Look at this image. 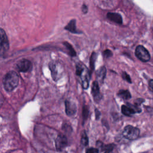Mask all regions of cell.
<instances>
[{"mask_svg": "<svg viewBox=\"0 0 153 153\" xmlns=\"http://www.w3.org/2000/svg\"><path fill=\"white\" fill-rule=\"evenodd\" d=\"M19 75L15 71H10L5 76L3 79L4 88L7 91H12L18 85Z\"/></svg>", "mask_w": 153, "mask_h": 153, "instance_id": "obj_1", "label": "cell"}, {"mask_svg": "<svg viewBox=\"0 0 153 153\" xmlns=\"http://www.w3.org/2000/svg\"><path fill=\"white\" fill-rule=\"evenodd\" d=\"M140 133V130L138 128L128 125L124 127L123 135V136L128 140H134L138 137Z\"/></svg>", "mask_w": 153, "mask_h": 153, "instance_id": "obj_2", "label": "cell"}, {"mask_svg": "<svg viewBox=\"0 0 153 153\" xmlns=\"http://www.w3.org/2000/svg\"><path fill=\"white\" fill-rule=\"evenodd\" d=\"M135 55L137 59L143 62H148L150 60L149 51L142 45H138L135 50Z\"/></svg>", "mask_w": 153, "mask_h": 153, "instance_id": "obj_3", "label": "cell"}, {"mask_svg": "<svg viewBox=\"0 0 153 153\" xmlns=\"http://www.w3.org/2000/svg\"><path fill=\"white\" fill-rule=\"evenodd\" d=\"M55 144L56 149L57 151H62L67 146L68 144V140L66 137L62 134H59L56 139Z\"/></svg>", "mask_w": 153, "mask_h": 153, "instance_id": "obj_4", "label": "cell"}, {"mask_svg": "<svg viewBox=\"0 0 153 153\" xmlns=\"http://www.w3.org/2000/svg\"><path fill=\"white\" fill-rule=\"evenodd\" d=\"M17 67L20 72H26L30 69L32 68V63L29 60L22 59L17 63Z\"/></svg>", "mask_w": 153, "mask_h": 153, "instance_id": "obj_5", "label": "cell"}, {"mask_svg": "<svg viewBox=\"0 0 153 153\" xmlns=\"http://www.w3.org/2000/svg\"><path fill=\"white\" fill-rule=\"evenodd\" d=\"M65 111L68 116H72L75 114L76 106L75 103L66 100L65 101Z\"/></svg>", "mask_w": 153, "mask_h": 153, "instance_id": "obj_6", "label": "cell"}, {"mask_svg": "<svg viewBox=\"0 0 153 153\" xmlns=\"http://www.w3.org/2000/svg\"><path fill=\"white\" fill-rule=\"evenodd\" d=\"M91 93L95 101H99L102 99V95L100 93L99 86L97 81H94L91 86Z\"/></svg>", "mask_w": 153, "mask_h": 153, "instance_id": "obj_7", "label": "cell"}, {"mask_svg": "<svg viewBox=\"0 0 153 153\" xmlns=\"http://www.w3.org/2000/svg\"><path fill=\"white\" fill-rule=\"evenodd\" d=\"M107 18L117 24L121 25L123 23V19L122 16L120 14L117 13H108L107 14Z\"/></svg>", "mask_w": 153, "mask_h": 153, "instance_id": "obj_8", "label": "cell"}, {"mask_svg": "<svg viewBox=\"0 0 153 153\" xmlns=\"http://www.w3.org/2000/svg\"><path fill=\"white\" fill-rule=\"evenodd\" d=\"M121 112L124 115L128 116V117H131L133 114L136 113V111L133 108L131 104H129V103H127V105L121 106Z\"/></svg>", "mask_w": 153, "mask_h": 153, "instance_id": "obj_9", "label": "cell"}, {"mask_svg": "<svg viewBox=\"0 0 153 153\" xmlns=\"http://www.w3.org/2000/svg\"><path fill=\"white\" fill-rule=\"evenodd\" d=\"M106 69L105 67L102 66L96 72V78L99 82L100 83H103L104 79L106 76Z\"/></svg>", "mask_w": 153, "mask_h": 153, "instance_id": "obj_10", "label": "cell"}, {"mask_svg": "<svg viewBox=\"0 0 153 153\" xmlns=\"http://www.w3.org/2000/svg\"><path fill=\"white\" fill-rule=\"evenodd\" d=\"M65 29L74 33H79V31L77 30L76 27V21L75 19L71 20L69 23L65 27Z\"/></svg>", "mask_w": 153, "mask_h": 153, "instance_id": "obj_11", "label": "cell"}, {"mask_svg": "<svg viewBox=\"0 0 153 153\" xmlns=\"http://www.w3.org/2000/svg\"><path fill=\"white\" fill-rule=\"evenodd\" d=\"M9 42L0 41V57H2L8 50Z\"/></svg>", "mask_w": 153, "mask_h": 153, "instance_id": "obj_12", "label": "cell"}, {"mask_svg": "<svg viewBox=\"0 0 153 153\" xmlns=\"http://www.w3.org/2000/svg\"><path fill=\"white\" fill-rule=\"evenodd\" d=\"M118 96L124 100H128L131 98V94L129 91L127 90H121L118 93Z\"/></svg>", "mask_w": 153, "mask_h": 153, "instance_id": "obj_13", "label": "cell"}, {"mask_svg": "<svg viewBox=\"0 0 153 153\" xmlns=\"http://www.w3.org/2000/svg\"><path fill=\"white\" fill-rule=\"evenodd\" d=\"M49 68L51 71V76L54 80L57 79V71L56 69V65L53 63H50L49 64Z\"/></svg>", "mask_w": 153, "mask_h": 153, "instance_id": "obj_14", "label": "cell"}, {"mask_svg": "<svg viewBox=\"0 0 153 153\" xmlns=\"http://www.w3.org/2000/svg\"><path fill=\"white\" fill-rule=\"evenodd\" d=\"M96 57H97V54L96 53L93 52L90 57V67L91 69V71H93L94 69V64H95V62L96 60Z\"/></svg>", "mask_w": 153, "mask_h": 153, "instance_id": "obj_15", "label": "cell"}, {"mask_svg": "<svg viewBox=\"0 0 153 153\" xmlns=\"http://www.w3.org/2000/svg\"><path fill=\"white\" fill-rule=\"evenodd\" d=\"M81 143L82 145L84 146H87L88 143V137H87V134L85 132V131H83L82 133L81 139Z\"/></svg>", "mask_w": 153, "mask_h": 153, "instance_id": "obj_16", "label": "cell"}, {"mask_svg": "<svg viewBox=\"0 0 153 153\" xmlns=\"http://www.w3.org/2000/svg\"><path fill=\"white\" fill-rule=\"evenodd\" d=\"M63 44L66 46L67 49L69 50V54H71V56H76V52H75V50L73 48L72 46L69 43H68L67 42H63Z\"/></svg>", "mask_w": 153, "mask_h": 153, "instance_id": "obj_17", "label": "cell"}, {"mask_svg": "<svg viewBox=\"0 0 153 153\" xmlns=\"http://www.w3.org/2000/svg\"><path fill=\"white\" fill-rule=\"evenodd\" d=\"M0 41H1V42H8V38H7V36L6 35V33H5V30L2 28H0Z\"/></svg>", "mask_w": 153, "mask_h": 153, "instance_id": "obj_18", "label": "cell"}, {"mask_svg": "<svg viewBox=\"0 0 153 153\" xmlns=\"http://www.w3.org/2000/svg\"><path fill=\"white\" fill-rule=\"evenodd\" d=\"M82 85L84 89H87L88 87V79L87 76H85L82 79Z\"/></svg>", "mask_w": 153, "mask_h": 153, "instance_id": "obj_19", "label": "cell"}, {"mask_svg": "<svg viewBox=\"0 0 153 153\" xmlns=\"http://www.w3.org/2000/svg\"><path fill=\"white\" fill-rule=\"evenodd\" d=\"M88 109L87 108V106H84L83 108H82V117H83V119L84 120H85L88 115Z\"/></svg>", "mask_w": 153, "mask_h": 153, "instance_id": "obj_20", "label": "cell"}, {"mask_svg": "<svg viewBox=\"0 0 153 153\" xmlns=\"http://www.w3.org/2000/svg\"><path fill=\"white\" fill-rule=\"evenodd\" d=\"M83 71H84L83 68L81 66V65L78 64L76 66V74L77 75H81Z\"/></svg>", "mask_w": 153, "mask_h": 153, "instance_id": "obj_21", "label": "cell"}, {"mask_svg": "<svg viewBox=\"0 0 153 153\" xmlns=\"http://www.w3.org/2000/svg\"><path fill=\"white\" fill-rule=\"evenodd\" d=\"M122 78H123V79L126 80L127 82H129V83H131V78L129 75H128L126 72H123L122 74Z\"/></svg>", "mask_w": 153, "mask_h": 153, "instance_id": "obj_22", "label": "cell"}, {"mask_svg": "<svg viewBox=\"0 0 153 153\" xmlns=\"http://www.w3.org/2000/svg\"><path fill=\"white\" fill-rule=\"evenodd\" d=\"M103 55L106 58H108V57H110L112 56V53L111 50L107 49V50H105L103 53Z\"/></svg>", "mask_w": 153, "mask_h": 153, "instance_id": "obj_23", "label": "cell"}, {"mask_svg": "<svg viewBox=\"0 0 153 153\" xmlns=\"http://www.w3.org/2000/svg\"><path fill=\"white\" fill-rule=\"evenodd\" d=\"M144 101V100L142 98H138L137 99H136L134 101V105H135L137 107H139V106L142 104V103Z\"/></svg>", "mask_w": 153, "mask_h": 153, "instance_id": "obj_24", "label": "cell"}, {"mask_svg": "<svg viewBox=\"0 0 153 153\" xmlns=\"http://www.w3.org/2000/svg\"><path fill=\"white\" fill-rule=\"evenodd\" d=\"M85 153H99V150L95 148H90L87 149Z\"/></svg>", "mask_w": 153, "mask_h": 153, "instance_id": "obj_25", "label": "cell"}, {"mask_svg": "<svg viewBox=\"0 0 153 153\" xmlns=\"http://www.w3.org/2000/svg\"><path fill=\"white\" fill-rule=\"evenodd\" d=\"M82 11L84 14H86L88 12V7L85 4H83L82 6Z\"/></svg>", "mask_w": 153, "mask_h": 153, "instance_id": "obj_26", "label": "cell"}, {"mask_svg": "<svg viewBox=\"0 0 153 153\" xmlns=\"http://www.w3.org/2000/svg\"><path fill=\"white\" fill-rule=\"evenodd\" d=\"M146 109L147 110L148 112H149L151 115H153V108L146 106Z\"/></svg>", "mask_w": 153, "mask_h": 153, "instance_id": "obj_27", "label": "cell"}, {"mask_svg": "<svg viewBox=\"0 0 153 153\" xmlns=\"http://www.w3.org/2000/svg\"><path fill=\"white\" fill-rule=\"evenodd\" d=\"M95 115H96V119L98 120L100 116V112H99V111L97 109H95Z\"/></svg>", "mask_w": 153, "mask_h": 153, "instance_id": "obj_28", "label": "cell"}, {"mask_svg": "<svg viewBox=\"0 0 153 153\" xmlns=\"http://www.w3.org/2000/svg\"><path fill=\"white\" fill-rule=\"evenodd\" d=\"M149 88L152 91H153V79L149 80Z\"/></svg>", "mask_w": 153, "mask_h": 153, "instance_id": "obj_29", "label": "cell"}, {"mask_svg": "<svg viewBox=\"0 0 153 153\" xmlns=\"http://www.w3.org/2000/svg\"><path fill=\"white\" fill-rule=\"evenodd\" d=\"M105 153H112V151H110V150H107V151H105Z\"/></svg>", "mask_w": 153, "mask_h": 153, "instance_id": "obj_30", "label": "cell"}, {"mask_svg": "<svg viewBox=\"0 0 153 153\" xmlns=\"http://www.w3.org/2000/svg\"><path fill=\"white\" fill-rule=\"evenodd\" d=\"M2 102H3V101H2V98L0 97V106L2 105Z\"/></svg>", "mask_w": 153, "mask_h": 153, "instance_id": "obj_31", "label": "cell"}]
</instances>
